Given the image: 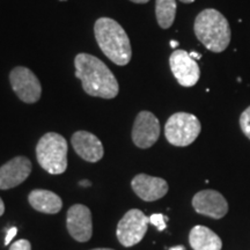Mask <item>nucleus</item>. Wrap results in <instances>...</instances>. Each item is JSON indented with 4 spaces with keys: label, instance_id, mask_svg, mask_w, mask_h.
<instances>
[{
    "label": "nucleus",
    "instance_id": "a211bd4d",
    "mask_svg": "<svg viewBox=\"0 0 250 250\" xmlns=\"http://www.w3.org/2000/svg\"><path fill=\"white\" fill-rule=\"evenodd\" d=\"M167 221L168 217L162 213H154L149 217V224H152L153 226L158 228L159 232H162V230H165L167 228V224H166Z\"/></svg>",
    "mask_w": 250,
    "mask_h": 250
},
{
    "label": "nucleus",
    "instance_id": "1a4fd4ad",
    "mask_svg": "<svg viewBox=\"0 0 250 250\" xmlns=\"http://www.w3.org/2000/svg\"><path fill=\"white\" fill-rule=\"evenodd\" d=\"M170 70L177 83L183 87H192L198 83L201 77L197 61L186 50H175L169 57Z\"/></svg>",
    "mask_w": 250,
    "mask_h": 250
},
{
    "label": "nucleus",
    "instance_id": "20e7f679",
    "mask_svg": "<svg viewBox=\"0 0 250 250\" xmlns=\"http://www.w3.org/2000/svg\"><path fill=\"white\" fill-rule=\"evenodd\" d=\"M37 161L49 174L59 175L67 169V142L56 132L44 134L36 146Z\"/></svg>",
    "mask_w": 250,
    "mask_h": 250
},
{
    "label": "nucleus",
    "instance_id": "423d86ee",
    "mask_svg": "<svg viewBox=\"0 0 250 250\" xmlns=\"http://www.w3.org/2000/svg\"><path fill=\"white\" fill-rule=\"evenodd\" d=\"M149 218L138 208H132L124 214L117 225L116 235L124 247L138 245L147 232Z\"/></svg>",
    "mask_w": 250,
    "mask_h": 250
},
{
    "label": "nucleus",
    "instance_id": "f03ea898",
    "mask_svg": "<svg viewBox=\"0 0 250 250\" xmlns=\"http://www.w3.org/2000/svg\"><path fill=\"white\" fill-rule=\"evenodd\" d=\"M96 42L114 64L124 66L132 57V49L129 36L117 21L110 18H100L94 26Z\"/></svg>",
    "mask_w": 250,
    "mask_h": 250
},
{
    "label": "nucleus",
    "instance_id": "f3484780",
    "mask_svg": "<svg viewBox=\"0 0 250 250\" xmlns=\"http://www.w3.org/2000/svg\"><path fill=\"white\" fill-rule=\"evenodd\" d=\"M176 8V0H156L155 17L162 29H168L173 26Z\"/></svg>",
    "mask_w": 250,
    "mask_h": 250
},
{
    "label": "nucleus",
    "instance_id": "2eb2a0df",
    "mask_svg": "<svg viewBox=\"0 0 250 250\" xmlns=\"http://www.w3.org/2000/svg\"><path fill=\"white\" fill-rule=\"evenodd\" d=\"M28 201L31 208L46 214H56L62 210V198L49 190L36 189L29 193Z\"/></svg>",
    "mask_w": 250,
    "mask_h": 250
},
{
    "label": "nucleus",
    "instance_id": "4468645a",
    "mask_svg": "<svg viewBox=\"0 0 250 250\" xmlns=\"http://www.w3.org/2000/svg\"><path fill=\"white\" fill-rule=\"evenodd\" d=\"M72 146L81 159L88 162H98L103 158V145L95 134L88 131H78L72 136Z\"/></svg>",
    "mask_w": 250,
    "mask_h": 250
},
{
    "label": "nucleus",
    "instance_id": "f8f14e48",
    "mask_svg": "<svg viewBox=\"0 0 250 250\" xmlns=\"http://www.w3.org/2000/svg\"><path fill=\"white\" fill-rule=\"evenodd\" d=\"M31 173V161L26 156H15L0 167V189L7 190L20 186Z\"/></svg>",
    "mask_w": 250,
    "mask_h": 250
},
{
    "label": "nucleus",
    "instance_id": "bb28decb",
    "mask_svg": "<svg viewBox=\"0 0 250 250\" xmlns=\"http://www.w3.org/2000/svg\"><path fill=\"white\" fill-rule=\"evenodd\" d=\"M177 45H179V42H177V41H170V46H171V48H176Z\"/></svg>",
    "mask_w": 250,
    "mask_h": 250
},
{
    "label": "nucleus",
    "instance_id": "4be33fe9",
    "mask_svg": "<svg viewBox=\"0 0 250 250\" xmlns=\"http://www.w3.org/2000/svg\"><path fill=\"white\" fill-rule=\"evenodd\" d=\"M4 212H5V205H4V202H2V199L0 198V217L4 214Z\"/></svg>",
    "mask_w": 250,
    "mask_h": 250
},
{
    "label": "nucleus",
    "instance_id": "c85d7f7f",
    "mask_svg": "<svg viewBox=\"0 0 250 250\" xmlns=\"http://www.w3.org/2000/svg\"><path fill=\"white\" fill-rule=\"evenodd\" d=\"M92 250H114V249H109V248H96V249H92Z\"/></svg>",
    "mask_w": 250,
    "mask_h": 250
},
{
    "label": "nucleus",
    "instance_id": "cd10ccee",
    "mask_svg": "<svg viewBox=\"0 0 250 250\" xmlns=\"http://www.w3.org/2000/svg\"><path fill=\"white\" fill-rule=\"evenodd\" d=\"M181 2H183V4H191V2L195 1V0H180Z\"/></svg>",
    "mask_w": 250,
    "mask_h": 250
},
{
    "label": "nucleus",
    "instance_id": "a878e982",
    "mask_svg": "<svg viewBox=\"0 0 250 250\" xmlns=\"http://www.w3.org/2000/svg\"><path fill=\"white\" fill-rule=\"evenodd\" d=\"M79 184H80L81 187H89L90 186V182H89V181H81Z\"/></svg>",
    "mask_w": 250,
    "mask_h": 250
},
{
    "label": "nucleus",
    "instance_id": "ddd939ff",
    "mask_svg": "<svg viewBox=\"0 0 250 250\" xmlns=\"http://www.w3.org/2000/svg\"><path fill=\"white\" fill-rule=\"evenodd\" d=\"M132 190L140 199L145 202H154L168 192V183L164 179L138 174L131 182Z\"/></svg>",
    "mask_w": 250,
    "mask_h": 250
},
{
    "label": "nucleus",
    "instance_id": "6ab92c4d",
    "mask_svg": "<svg viewBox=\"0 0 250 250\" xmlns=\"http://www.w3.org/2000/svg\"><path fill=\"white\" fill-rule=\"evenodd\" d=\"M240 126L247 138L250 139V107L242 112L241 117H240Z\"/></svg>",
    "mask_w": 250,
    "mask_h": 250
},
{
    "label": "nucleus",
    "instance_id": "9d476101",
    "mask_svg": "<svg viewBox=\"0 0 250 250\" xmlns=\"http://www.w3.org/2000/svg\"><path fill=\"white\" fill-rule=\"evenodd\" d=\"M66 226L70 235L78 242L89 241L93 234L92 213L87 206L76 204L67 211Z\"/></svg>",
    "mask_w": 250,
    "mask_h": 250
},
{
    "label": "nucleus",
    "instance_id": "dca6fc26",
    "mask_svg": "<svg viewBox=\"0 0 250 250\" xmlns=\"http://www.w3.org/2000/svg\"><path fill=\"white\" fill-rule=\"evenodd\" d=\"M189 242L193 250H221L223 241L213 230L205 226H195L189 234Z\"/></svg>",
    "mask_w": 250,
    "mask_h": 250
},
{
    "label": "nucleus",
    "instance_id": "9b49d317",
    "mask_svg": "<svg viewBox=\"0 0 250 250\" xmlns=\"http://www.w3.org/2000/svg\"><path fill=\"white\" fill-rule=\"evenodd\" d=\"M192 206L197 213L213 219H221L227 214L228 203L220 192L215 190H203L192 198Z\"/></svg>",
    "mask_w": 250,
    "mask_h": 250
},
{
    "label": "nucleus",
    "instance_id": "aec40b11",
    "mask_svg": "<svg viewBox=\"0 0 250 250\" xmlns=\"http://www.w3.org/2000/svg\"><path fill=\"white\" fill-rule=\"evenodd\" d=\"M9 250H31V245L28 240H18L11 246Z\"/></svg>",
    "mask_w": 250,
    "mask_h": 250
},
{
    "label": "nucleus",
    "instance_id": "39448f33",
    "mask_svg": "<svg viewBox=\"0 0 250 250\" xmlns=\"http://www.w3.org/2000/svg\"><path fill=\"white\" fill-rule=\"evenodd\" d=\"M201 130V122L195 115L176 112L168 118L165 125V136L171 145L184 147L195 142Z\"/></svg>",
    "mask_w": 250,
    "mask_h": 250
},
{
    "label": "nucleus",
    "instance_id": "412c9836",
    "mask_svg": "<svg viewBox=\"0 0 250 250\" xmlns=\"http://www.w3.org/2000/svg\"><path fill=\"white\" fill-rule=\"evenodd\" d=\"M18 234V228L17 227H12L9 228L8 232H7V235L5 237V246H8L9 243H11L12 240L14 239L15 235Z\"/></svg>",
    "mask_w": 250,
    "mask_h": 250
},
{
    "label": "nucleus",
    "instance_id": "7ed1b4c3",
    "mask_svg": "<svg viewBox=\"0 0 250 250\" xmlns=\"http://www.w3.org/2000/svg\"><path fill=\"white\" fill-rule=\"evenodd\" d=\"M193 30L199 42L215 54L225 51L232 39L227 19L214 8H206L197 15Z\"/></svg>",
    "mask_w": 250,
    "mask_h": 250
},
{
    "label": "nucleus",
    "instance_id": "6e6552de",
    "mask_svg": "<svg viewBox=\"0 0 250 250\" xmlns=\"http://www.w3.org/2000/svg\"><path fill=\"white\" fill-rule=\"evenodd\" d=\"M160 137V122L151 111H140L132 129V142L139 148H149Z\"/></svg>",
    "mask_w": 250,
    "mask_h": 250
},
{
    "label": "nucleus",
    "instance_id": "0eeeda50",
    "mask_svg": "<svg viewBox=\"0 0 250 250\" xmlns=\"http://www.w3.org/2000/svg\"><path fill=\"white\" fill-rule=\"evenodd\" d=\"M11 86L24 103H36L42 95V86L33 71L24 66L13 68L9 74Z\"/></svg>",
    "mask_w": 250,
    "mask_h": 250
},
{
    "label": "nucleus",
    "instance_id": "b1692460",
    "mask_svg": "<svg viewBox=\"0 0 250 250\" xmlns=\"http://www.w3.org/2000/svg\"><path fill=\"white\" fill-rule=\"evenodd\" d=\"M130 1L136 2V4H146V2H148L149 0H130Z\"/></svg>",
    "mask_w": 250,
    "mask_h": 250
},
{
    "label": "nucleus",
    "instance_id": "393cba45",
    "mask_svg": "<svg viewBox=\"0 0 250 250\" xmlns=\"http://www.w3.org/2000/svg\"><path fill=\"white\" fill-rule=\"evenodd\" d=\"M169 250H186L184 246H176V247H171Z\"/></svg>",
    "mask_w": 250,
    "mask_h": 250
},
{
    "label": "nucleus",
    "instance_id": "5701e85b",
    "mask_svg": "<svg viewBox=\"0 0 250 250\" xmlns=\"http://www.w3.org/2000/svg\"><path fill=\"white\" fill-rule=\"evenodd\" d=\"M190 56H191V57L195 59H201V57H202V55H199L198 52H191V54H190Z\"/></svg>",
    "mask_w": 250,
    "mask_h": 250
},
{
    "label": "nucleus",
    "instance_id": "f257e3e1",
    "mask_svg": "<svg viewBox=\"0 0 250 250\" xmlns=\"http://www.w3.org/2000/svg\"><path fill=\"white\" fill-rule=\"evenodd\" d=\"M74 66L76 77L88 95L101 99H114L118 95L117 79L101 59L89 54H79L74 59Z\"/></svg>",
    "mask_w": 250,
    "mask_h": 250
}]
</instances>
